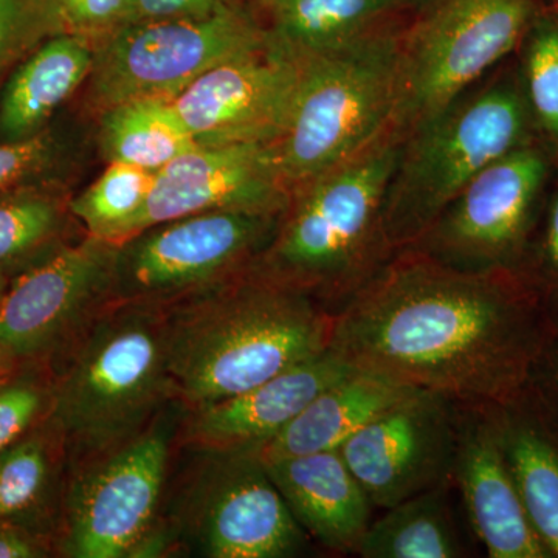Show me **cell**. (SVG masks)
I'll use <instances>...</instances> for the list:
<instances>
[{
  "mask_svg": "<svg viewBox=\"0 0 558 558\" xmlns=\"http://www.w3.org/2000/svg\"><path fill=\"white\" fill-rule=\"evenodd\" d=\"M554 315L513 274H470L403 248L333 315L354 368L465 405H499L534 379Z\"/></svg>",
  "mask_w": 558,
  "mask_h": 558,
  "instance_id": "1",
  "label": "cell"
},
{
  "mask_svg": "<svg viewBox=\"0 0 558 558\" xmlns=\"http://www.w3.org/2000/svg\"><path fill=\"white\" fill-rule=\"evenodd\" d=\"M163 310L175 398L186 410L233 398L322 354L336 315L250 267Z\"/></svg>",
  "mask_w": 558,
  "mask_h": 558,
  "instance_id": "2",
  "label": "cell"
},
{
  "mask_svg": "<svg viewBox=\"0 0 558 558\" xmlns=\"http://www.w3.org/2000/svg\"><path fill=\"white\" fill-rule=\"evenodd\" d=\"M402 135L395 128L368 148L300 183L277 233L250 269L301 290L336 314L395 255L384 204Z\"/></svg>",
  "mask_w": 558,
  "mask_h": 558,
  "instance_id": "3",
  "label": "cell"
},
{
  "mask_svg": "<svg viewBox=\"0 0 558 558\" xmlns=\"http://www.w3.org/2000/svg\"><path fill=\"white\" fill-rule=\"evenodd\" d=\"M64 354L46 422L72 470L135 438L178 400L163 307L113 301Z\"/></svg>",
  "mask_w": 558,
  "mask_h": 558,
  "instance_id": "4",
  "label": "cell"
},
{
  "mask_svg": "<svg viewBox=\"0 0 558 558\" xmlns=\"http://www.w3.org/2000/svg\"><path fill=\"white\" fill-rule=\"evenodd\" d=\"M534 142L519 68L508 60L403 135L384 204L391 248L413 245L478 172Z\"/></svg>",
  "mask_w": 558,
  "mask_h": 558,
  "instance_id": "5",
  "label": "cell"
},
{
  "mask_svg": "<svg viewBox=\"0 0 558 558\" xmlns=\"http://www.w3.org/2000/svg\"><path fill=\"white\" fill-rule=\"evenodd\" d=\"M403 25L341 49L295 51L299 92L288 128L275 143L290 189L352 159L391 130Z\"/></svg>",
  "mask_w": 558,
  "mask_h": 558,
  "instance_id": "6",
  "label": "cell"
},
{
  "mask_svg": "<svg viewBox=\"0 0 558 558\" xmlns=\"http://www.w3.org/2000/svg\"><path fill=\"white\" fill-rule=\"evenodd\" d=\"M537 0H422L400 35V135L432 119L517 53Z\"/></svg>",
  "mask_w": 558,
  "mask_h": 558,
  "instance_id": "7",
  "label": "cell"
},
{
  "mask_svg": "<svg viewBox=\"0 0 558 558\" xmlns=\"http://www.w3.org/2000/svg\"><path fill=\"white\" fill-rule=\"evenodd\" d=\"M174 416V414H172ZM165 409L117 449L72 470L62 509L60 553L70 558L148 556L160 539V501L178 422Z\"/></svg>",
  "mask_w": 558,
  "mask_h": 558,
  "instance_id": "8",
  "label": "cell"
},
{
  "mask_svg": "<svg viewBox=\"0 0 558 558\" xmlns=\"http://www.w3.org/2000/svg\"><path fill=\"white\" fill-rule=\"evenodd\" d=\"M557 163L542 142L495 160L407 248L451 269L520 277Z\"/></svg>",
  "mask_w": 558,
  "mask_h": 558,
  "instance_id": "9",
  "label": "cell"
},
{
  "mask_svg": "<svg viewBox=\"0 0 558 558\" xmlns=\"http://www.w3.org/2000/svg\"><path fill=\"white\" fill-rule=\"evenodd\" d=\"M267 22L252 5L202 20L132 22L97 44L89 102L98 112L121 102L174 100L208 70L266 46Z\"/></svg>",
  "mask_w": 558,
  "mask_h": 558,
  "instance_id": "10",
  "label": "cell"
},
{
  "mask_svg": "<svg viewBox=\"0 0 558 558\" xmlns=\"http://www.w3.org/2000/svg\"><path fill=\"white\" fill-rule=\"evenodd\" d=\"M282 213L216 209L138 231L117 244L113 301L168 307L247 270Z\"/></svg>",
  "mask_w": 558,
  "mask_h": 558,
  "instance_id": "11",
  "label": "cell"
},
{
  "mask_svg": "<svg viewBox=\"0 0 558 558\" xmlns=\"http://www.w3.org/2000/svg\"><path fill=\"white\" fill-rule=\"evenodd\" d=\"M194 469L180 494L170 531L209 558H289L306 549L259 449L196 447Z\"/></svg>",
  "mask_w": 558,
  "mask_h": 558,
  "instance_id": "12",
  "label": "cell"
},
{
  "mask_svg": "<svg viewBox=\"0 0 558 558\" xmlns=\"http://www.w3.org/2000/svg\"><path fill=\"white\" fill-rule=\"evenodd\" d=\"M117 244L87 234L33 259L0 296V344L17 365L64 352L113 303Z\"/></svg>",
  "mask_w": 558,
  "mask_h": 558,
  "instance_id": "13",
  "label": "cell"
},
{
  "mask_svg": "<svg viewBox=\"0 0 558 558\" xmlns=\"http://www.w3.org/2000/svg\"><path fill=\"white\" fill-rule=\"evenodd\" d=\"M457 402L413 389L340 447L374 508L453 484Z\"/></svg>",
  "mask_w": 558,
  "mask_h": 558,
  "instance_id": "14",
  "label": "cell"
},
{
  "mask_svg": "<svg viewBox=\"0 0 558 558\" xmlns=\"http://www.w3.org/2000/svg\"><path fill=\"white\" fill-rule=\"evenodd\" d=\"M300 76L299 53L270 35L260 49L208 70L171 105L197 146L277 143Z\"/></svg>",
  "mask_w": 558,
  "mask_h": 558,
  "instance_id": "15",
  "label": "cell"
},
{
  "mask_svg": "<svg viewBox=\"0 0 558 558\" xmlns=\"http://www.w3.org/2000/svg\"><path fill=\"white\" fill-rule=\"evenodd\" d=\"M290 193L275 143L196 146L156 172L131 236L157 223L216 209L281 213Z\"/></svg>",
  "mask_w": 558,
  "mask_h": 558,
  "instance_id": "16",
  "label": "cell"
},
{
  "mask_svg": "<svg viewBox=\"0 0 558 558\" xmlns=\"http://www.w3.org/2000/svg\"><path fill=\"white\" fill-rule=\"evenodd\" d=\"M453 486L490 558H549L529 520L488 405L457 403Z\"/></svg>",
  "mask_w": 558,
  "mask_h": 558,
  "instance_id": "17",
  "label": "cell"
},
{
  "mask_svg": "<svg viewBox=\"0 0 558 558\" xmlns=\"http://www.w3.org/2000/svg\"><path fill=\"white\" fill-rule=\"evenodd\" d=\"M332 349L282 371L233 398L189 409L186 444L211 449H263L315 396L354 371Z\"/></svg>",
  "mask_w": 558,
  "mask_h": 558,
  "instance_id": "18",
  "label": "cell"
},
{
  "mask_svg": "<svg viewBox=\"0 0 558 558\" xmlns=\"http://www.w3.org/2000/svg\"><path fill=\"white\" fill-rule=\"evenodd\" d=\"M264 462L307 537L333 554L357 553L374 506L339 450Z\"/></svg>",
  "mask_w": 558,
  "mask_h": 558,
  "instance_id": "19",
  "label": "cell"
},
{
  "mask_svg": "<svg viewBox=\"0 0 558 558\" xmlns=\"http://www.w3.org/2000/svg\"><path fill=\"white\" fill-rule=\"evenodd\" d=\"M97 44L60 33L16 65L0 89V142H14L49 128L57 110L89 80Z\"/></svg>",
  "mask_w": 558,
  "mask_h": 558,
  "instance_id": "20",
  "label": "cell"
},
{
  "mask_svg": "<svg viewBox=\"0 0 558 558\" xmlns=\"http://www.w3.org/2000/svg\"><path fill=\"white\" fill-rule=\"evenodd\" d=\"M413 389L373 371L355 368L330 384L259 450L264 461L340 450L360 428Z\"/></svg>",
  "mask_w": 558,
  "mask_h": 558,
  "instance_id": "21",
  "label": "cell"
},
{
  "mask_svg": "<svg viewBox=\"0 0 558 558\" xmlns=\"http://www.w3.org/2000/svg\"><path fill=\"white\" fill-rule=\"evenodd\" d=\"M488 407L529 520L550 557H558V440L529 387Z\"/></svg>",
  "mask_w": 558,
  "mask_h": 558,
  "instance_id": "22",
  "label": "cell"
},
{
  "mask_svg": "<svg viewBox=\"0 0 558 558\" xmlns=\"http://www.w3.org/2000/svg\"><path fill=\"white\" fill-rule=\"evenodd\" d=\"M422 0H286L267 21L270 35L299 53H323L403 24Z\"/></svg>",
  "mask_w": 558,
  "mask_h": 558,
  "instance_id": "23",
  "label": "cell"
},
{
  "mask_svg": "<svg viewBox=\"0 0 558 558\" xmlns=\"http://www.w3.org/2000/svg\"><path fill=\"white\" fill-rule=\"evenodd\" d=\"M453 484L429 488L403 499L373 520L357 556L363 558H461L470 549L459 531L450 490Z\"/></svg>",
  "mask_w": 558,
  "mask_h": 558,
  "instance_id": "24",
  "label": "cell"
},
{
  "mask_svg": "<svg viewBox=\"0 0 558 558\" xmlns=\"http://www.w3.org/2000/svg\"><path fill=\"white\" fill-rule=\"evenodd\" d=\"M100 116L101 153L108 161L157 172L197 146L170 100L121 102Z\"/></svg>",
  "mask_w": 558,
  "mask_h": 558,
  "instance_id": "25",
  "label": "cell"
},
{
  "mask_svg": "<svg viewBox=\"0 0 558 558\" xmlns=\"http://www.w3.org/2000/svg\"><path fill=\"white\" fill-rule=\"evenodd\" d=\"M64 450L46 421L0 454V523L40 527L57 481Z\"/></svg>",
  "mask_w": 558,
  "mask_h": 558,
  "instance_id": "26",
  "label": "cell"
},
{
  "mask_svg": "<svg viewBox=\"0 0 558 558\" xmlns=\"http://www.w3.org/2000/svg\"><path fill=\"white\" fill-rule=\"evenodd\" d=\"M57 183L25 186L0 196V269L10 270L57 247L70 215Z\"/></svg>",
  "mask_w": 558,
  "mask_h": 558,
  "instance_id": "27",
  "label": "cell"
},
{
  "mask_svg": "<svg viewBox=\"0 0 558 558\" xmlns=\"http://www.w3.org/2000/svg\"><path fill=\"white\" fill-rule=\"evenodd\" d=\"M156 172L134 165L109 161V167L78 196L69 201L70 215L89 236L120 244L145 207Z\"/></svg>",
  "mask_w": 558,
  "mask_h": 558,
  "instance_id": "28",
  "label": "cell"
},
{
  "mask_svg": "<svg viewBox=\"0 0 558 558\" xmlns=\"http://www.w3.org/2000/svg\"><path fill=\"white\" fill-rule=\"evenodd\" d=\"M521 87L539 142L558 160V13L542 10L517 50Z\"/></svg>",
  "mask_w": 558,
  "mask_h": 558,
  "instance_id": "29",
  "label": "cell"
},
{
  "mask_svg": "<svg viewBox=\"0 0 558 558\" xmlns=\"http://www.w3.org/2000/svg\"><path fill=\"white\" fill-rule=\"evenodd\" d=\"M60 33L64 27L51 0H0V78Z\"/></svg>",
  "mask_w": 558,
  "mask_h": 558,
  "instance_id": "30",
  "label": "cell"
},
{
  "mask_svg": "<svg viewBox=\"0 0 558 558\" xmlns=\"http://www.w3.org/2000/svg\"><path fill=\"white\" fill-rule=\"evenodd\" d=\"M51 380L21 368L0 381V454L24 439L49 414Z\"/></svg>",
  "mask_w": 558,
  "mask_h": 558,
  "instance_id": "31",
  "label": "cell"
},
{
  "mask_svg": "<svg viewBox=\"0 0 558 558\" xmlns=\"http://www.w3.org/2000/svg\"><path fill=\"white\" fill-rule=\"evenodd\" d=\"M64 156V140L50 126L33 137L0 142V196L53 182Z\"/></svg>",
  "mask_w": 558,
  "mask_h": 558,
  "instance_id": "32",
  "label": "cell"
},
{
  "mask_svg": "<svg viewBox=\"0 0 558 558\" xmlns=\"http://www.w3.org/2000/svg\"><path fill=\"white\" fill-rule=\"evenodd\" d=\"M520 278L542 296L550 312L558 307V163L534 240Z\"/></svg>",
  "mask_w": 558,
  "mask_h": 558,
  "instance_id": "33",
  "label": "cell"
},
{
  "mask_svg": "<svg viewBox=\"0 0 558 558\" xmlns=\"http://www.w3.org/2000/svg\"><path fill=\"white\" fill-rule=\"evenodd\" d=\"M65 33L101 43L135 21V0H51Z\"/></svg>",
  "mask_w": 558,
  "mask_h": 558,
  "instance_id": "34",
  "label": "cell"
},
{
  "mask_svg": "<svg viewBox=\"0 0 558 558\" xmlns=\"http://www.w3.org/2000/svg\"><path fill=\"white\" fill-rule=\"evenodd\" d=\"M248 0H135V21L202 20Z\"/></svg>",
  "mask_w": 558,
  "mask_h": 558,
  "instance_id": "35",
  "label": "cell"
},
{
  "mask_svg": "<svg viewBox=\"0 0 558 558\" xmlns=\"http://www.w3.org/2000/svg\"><path fill=\"white\" fill-rule=\"evenodd\" d=\"M49 554L46 534L20 524L0 523V558H43Z\"/></svg>",
  "mask_w": 558,
  "mask_h": 558,
  "instance_id": "36",
  "label": "cell"
},
{
  "mask_svg": "<svg viewBox=\"0 0 558 558\" xmlns=\"http://www.w3.org/2000/svg\"><path fill=\"white\" fill-rule=\"evenodd\" d=\"M10 277V270L0 269V296H2L3 290H5L7 284H9ZM20 368L21 365H17V363L7 354L2 344H0V381L5 380L7 377H10L11 374L16 373Z\"/></svg>",
  "mask_w": 558,
  "mask_h": 558,
  "instance_id": "37",
  "label": "cell"
},
{
  "mask_svg": "<svg viewBox=\"0 0 558 558\" xmlns=\"http://www.w3.org/2000/svg\"><path fill=\"white\" fill-rule=\"evenodd\" d=\"M248 2L253 9L258 11L259 14H263V17H266V20L269 21L286 0H248Z\"/></svg>",
  "mask_w": 558,
  "mask_h": 558,
  "instance_id": "38",
  "label": "cell"
},
{
  "mask_svg": "<svg viewBox=\"0 0 558 558\" xmlns=\"http://www.w3.org/2000/svg\"><path fill=\"white\" fill-rule=\"evenodd\" d=\"M554 10H556V11H557V13H558V7H556V9H554Z\"/></svg>",
  "mask_w": 558,
  "mask_h": 558,
  "instance_id": "39",
  "label": "cell"
}]
</instances>
